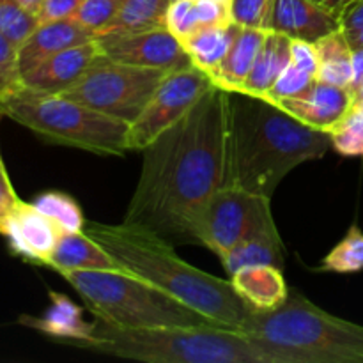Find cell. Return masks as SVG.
Wrapping results in <instances>:
<instances>
[{"label": "cell", "instance_id": "cell-24", "mask_svg": "<svg viewBox=\"0 0 363 363\" xmlns=\"http://www.w3.org/2000/svg\"><path fill=\"white\" fill-rule=\"evenodd\" d=\"M318 50V80L325 84L351 89L353 84V48L347 43L344 30L332 32L314 43Z\"/></svg>", "mask_w": 363, "mask_h": 363}, {"label": "cell", "instance_id": "cell-43", "mask_svg": "<svg viewBox=\"0 0 363 363\" xmlns=\"http://www.w3.org/2000/svg\"><path fill=\"white\" fill-rule=\"evenodd\" d=\"M220 2H223V4H229L230 0H220Z\"/></svg>", "mask_w": 363, "mask_h": 363}, {"label": "cell", "instance_id": "cell-14", "mask_svg": "<svg viewBox=\"0 0 363 363\" xmlns=\"http://www.w3.org/2000/svg\"><path fill=\"white\" fill-rule=\"evenodd\" d=\"M277 105L300 123L332 133L353 108V96L350 89L315 80L305 92L280 99Z\"/></svg>", "mask_w": 363, "mask_h": 363}, {"label": "cell", "instance_id": "cell-17", "mask_svg": "<svg viewBox=\"0 0 363 363\" xmlns=\"http://www.w3.org/2000/svg\"><path fill=\"white\" fill-rule=\"evenodd\" d=\"M96 39L82 25H78L73 18L55 21H43L38 23L27 41L18 48L21 73L30 67L38 66L48 57L71 48V46L84 45V43Z\"/></svg>", "mask_w": 363, "mask_h": 363}, {"label": "cell", "instance_id": "cell-41", "mask_svg": "<svg viewBox=\"0 0 363 363\" xmlns=\"http://www.w3.org/2000/svg\"><path fill=\"white\" fill-rule=\"evenodd\" d=\"M18 4H20L23 9H27L28 13H32L34 16H38L39 11H41L43 4H45V0H16Z\"/></svg>", "mask_w": 363, "mask_h": 363}, {"label": "cell", "instance_id": "cell-35", "mask_svg": "<svg viewBox=\"0 0 363 363\" xmlns=\"http://www.w3.org/2000/svg\"><path fill=\"white\" fill-rule=\"evenodd\" d=\"M20 201L21 199L18 197L16 190H14L13 183H11L6 162H4L2 152H0V234L4 233L7 220L13 215L14 208H16Z\"/></svg>", "mask_w": 363, "mask_h": 363}, {"label": "cell", "instance_id": "cell-20", "mask_svg": "<svg viewBox=\"0 0 363 363\" xmlns=\"http://www.w3.org/2000/svg\"><path fill=\"white\" fill-rule=\"evenodd\" d=\"M266 34L268 30H262V28H238L229 52L223 57L215 73L211 74V80L215 82L216 87L225 89V91H241L255 59H257Z\"/></svg>", "mask_w": 363, "mask_h": 363}, {"label": "cell", "instance_id": "cell-10", "mask_svg": "<svg viewBox=\"0 0 363 363\" xmlns=\"http://www.w3.org/2000/svg\"><path fill=\"white\" fill-rule=\"evenodd\" d=\"M213 87L216 85L211 77L197 66L167 73L144 112L130 126V151H142L179 123Z\"/></svg>", "mask_w": 363, "mask_h": 363}, {"label": "cell", "instance_id": "cell-38", "mask_svg": "<svg viewBox=\"0 0 363 363\" xmlns=\"http://www.w3.org/2000/svg\"><path fill=\"white\" fill-rule=\"evenodd\" d=\"M339 21L342 30H354V28L363 27V0H353L347 4L339 14Z\"/></svg>", "mask_w": 363, "mask_h": 363}, {"label": "cell", "instance_id": "cell-21", "mask_svg": "<svg viewBox=\"0 0 363 363\" xmlns=\"http://www.w3.org/2000/svg\"><path fill=\"white\" fill-rule=\"evenodd\" d=\"M227 275H234L240 268L255 264L284 266V243L275 222H269L252 230L233 250L222 257Z\"/></svg>", "mask_w": 363, "mask_h": 363}, {"label": "cell", "instance_id": "cell-18", "mask_svg": "<svg viewBox=\"0 0 363 363\" xmlns=\"http://www.w3.org/2000/svg\"><path fill=\"white\" fill-rule=\"evenodd\" d=\"M48 268L57 273L64 272H123L128 273L116 257L108 254L94 238L85 230L80 233H62L55 250L50 257Z\"/></svg>", "mask_w": 363, "mask_h": 363}, {"label": "cell", "instance_id": "cell-16", "mask_svg": "<svg viewBox=\"0 0 363 363\" xmlns=\"http://www.w3.org/2000/svg\"><path fill=\"white\" fill-rule=\"evenodd\" d=\"M18 323L52 339L66 340L71 346L91 339L96 328V321H85L84 311L73 300L53 291L50 293V307L41 315H21Z\"/></svg>", "mask_w": 363, "mask_h": 363}, {"label": "cell", "instance_id": "cell-40", "mask_svg": "<svg viewBox=\"0 0 363 363\" xmlns=\"http://www.w3.org/2000/svg\"><path fill=\"white\" fill-rule=\"evenodd\" d=\"M315 2L321 4L323 7H326V9L332 11V13H335L337 16H339L344 11V7H346L347 4L353 2V0H315Z\"/></svg>", "mask_w": 363, "mask_h": 363}, {"label": "cell", "instance_id": "cell-15", "mask_svg": "<svg viewBox=\"0 0 363 363\" xmlns=\"http://www.w3.org/2000/svg\"><path fill=\"white\" fill-rule=\"evenodd\" d=\"M264 30L318 43L325 35L340 30V21L335 13L315 0H273Z\"/></svg>", "mask_w": 363, "mask_h": 363}, {"label": "cell", "instance_id": "cell-34", "mask_svg": "<svg viewBox=\"0 0 363 363\" xmlns=\"http://www.w3.org/2000/svg\"><path fill=\"white\" fill-rule=\"evenodd\" d=\"M272 2L273 0H230V21L240 25V27L262 28L264 30Z\"/></svg>", "mask_w": 363, "mask_h": 363}, {"label": "cell", "instance_id": "cell-22", "mask_svg": "<svg viewBox=\"0 0 363 363\" xmlns=\"http://www.w3.org/2000/svg\"><path fill=\"white\" fill-rule=\"evenodd\" d=\"M289 62L291 39L284 34L268 32L240 92L264 98Z\"/></svg>", "mask_w": 363, "mask_h": 363}, {"label": "cell", "instance_id": "cell-25", "mask_svg": "<svg viewBox=\"0 0 363 363\" xmlns=\"http://www.w3.org/2000/svg\"><path fill=\"white\" fill-rule=\"evenodd\" d=\"M169 4L170 0H121L119 11L99 35L165 27Z\"/></svg>", "mask_w": 363, "mask_h": 363}, {"label": "cell", "instance_id": "cell-3", "mask_svg": "<svg viewBox=\"0 0 363 363\" xmlns=\"http://www.w3.org/2000/svg\"><path fill=\"white\" fill-rule=\"evenodd\" d=\"M84 230L128 273L176 298L211 325L243 332L250 321L255 308L236 293L230 279H218L183 261L160 234L124 222H87Z\"/></svg>", "mask_w": 363, "mask_h": 363}, {"label": "cell", "instance_id": "cell-27", "mask_svg": "<svg viewBox=\"0 0 363 363\" xmlns=\"http://www.w3.org/2000/svg\"><path fill=\"white\" fill-rule=\"evenodd\" d=\"M321 269L335 273H357L363 269V233L358 225H351L344 240L323 259Z\"/></svg>", "mask_w": 363, "mask_h": 363}, {"label": "cell", "instance_id": "cell-32", "mask_svg": "<svg viewBox=\"0 0 363 363\" xmlns=\"http://www.w3.org/2000/svg\"><path fill=\"white\" fill-rule=\"evenodd\" d=\"M23 89L18 48L0 30V101Z\"/></svg>", "mask_w": 363, "mask_h": 363}, {"label": "cell", "instance_id": "cell-1", "mask_svg": "<svg viewBox=\"0 0 363 363\" xmlns=\"http://www.w3.org/2000/svg\"><path fill=\"white\" fill-rule=\"evenodd\" d=\"M227 91L213 87L179 123L142 149V170L124 223L170 243H194L190 223L223 186Z\"/></svg>", "mask_w": 363, "mask_h": 363}, {"label": "cell", "instance_id": "cell-19", "mask_svg": "<svg viewBox=\"0 0 363 363\" xmlns=\"http://www.w3.org/2000/svg\"><path fill=\"white\" fill-rule=\"evenodd\" d=\"M229 279L236 293L255 311H273L289 296V287L279 266H245Z\"/></svg>", "mask_w": 363, "mask_h": 363}, {"label": "cell", "instance_id": "cell-42", "mask_svg": "<svg viewBox=\"0 0 363 363\" xmlns=\"http://www.w3.org/2000/svg\"><path fill=\"white\" fill-rule=\"evenodd\" d=\"M351 96H353V108H363V78L357 87L351 89Z\"/></svg>", "mask_w": 363, "mask_h": 363}, {"label": "cell", "instance_id": "cell-28", "mask_svg": "<svg viewBox=\"0 0 363 363\" xmlns=\"http://www.w3.org/2000/svg\"><path fill=\"white\" fill-rule=\"evenodd\" d=\"M38 23V16L23 9L16 0H0V30L16 48L27 41Z\"/></svg>", "mask_w": 363, "mask_h": 363}, {"label": "cell", "instance_id": "cell-4", "mask_svg": "<svg viewBox=\"0 0 363 363\" xmlns=\"http://www.w3.org/2000/svg\"><path fill=\"white\" fill-rule=\"evenodd\" d=\"M94 335L77 347L144 363H284L268 344L216 325L119 328L94 319Z\"/></svg>", "mask_w": 363, "mask_h": 363}, {"label": "cell", "instance_id": "cell-23", "mask_svg": "<svg viewBox=\"0 0 363 363\" xmlns=\"http://www.w3.org/2000/svg\"><path fill=\"white\" fill-rule=\"evenodd\" d=\"M238 28L240 25L233 21L223 25H209V27L197 28L181 43L190 55L194 66L201 67L211 77L229 52Z\"/></svg>", "mask_w": 363, "mask_h": 363}, {"label": "cell", "instance_id": "cell-12", "mask_svg": "<svg viewBox=\"0 0 363 363\" xmlns=\"http://www.w3.org/2000/svg\"><path fill=\"white\" fill-rule=\"evenodd\" d=\"M62 233L64 230L32 202L20 201L7 220L2 236L16 255L34 264L48 266Z\"/></svg>", "mask_w": 363, "mask_h": 363}, {"label": "cell", "instance_id": "cell-5", "mask_svg": "<svg viewBox=\"0 0 363 363\" xmlns=\"http://www.w3.org/2000/svg\"><path fill=\"white\" fill-rule=\"evenodd\" d=\"M243 333L272 346L284 363H363V326L294 291L273 311H254Z\"/></svg>", "mask_w": 363, "mask_h": 363}, {"label": "cell", "instance_id": "cell-13", "mask_svg": "<svg viewBox=\"0 0 363 363\" xmlns=\"http://www.w3.org/2000/svg\"><path fill=\"white\" fill-rule=\"evenodd\" d=\"M101 57L96 39L84 45L71 46L55 55L48 57L38 66L21 73L25 89L41 94H62L73 87L89 67Z\"/></svg>", "mask_w": 363, "mask_h": 363}, {"label": "cell", "instance_id": "cell-11", "mask_svg": "<svg viewBox=\"0 0 363 363\" xmlns=\"http://www.w3.org/2000/svg\"><path fill=\"white\" fill-rule=\"evenodd\" d=\"M99 53L110 60L165 71L194 66L183 43L167 27L138 32H117L96 38Z\"/></svg>", "mask_w": 363, "mask_h": 363}, {"label": "cell", "instance_id": "cell-8", "mask_svg": "<svg viewBox=\"0 0 363 363\" xmlns=\"http://www.w3.org/2000/svg\"><path fill=\"white\" fill-rule=\"evenodd\" d=\"M167 73L170 71L117 62L101 55L62 96L131 126Z\"/></svg>", "mask_w": 363, "mask_h": 363}, {"label": "cell", "instance_id": "cell-36", "mask_svg": "<svg viewBox=\"0 0 363 363\" xmlns=\"http://www.w3.org/2000/svg\"><path fill=\"white\" fill-rule=\"evenodd\" d=\"M82 4H84V0H45L38 14L39 23L73 18V14L77 13Z\"/></svg>", "mask_w": 363, "mask_h": 363}, {"label": "cell", "instance_id": "cell-2", "mask_svg": "<svg viewBox=\"0 0 363 363\" xmlns=\"http://www.w3.org/2000/svg\"><path fill=\"white\" fill-rule=\"evenodd\" d=\"M330 149V133L300 123L277 103L227 91L223 186L272 199L291 170Z\"/></svg>", "mask_w": 363, "mask_h": 363}, {"label": "cell", "instance_id": "cell-30", "mask_svg": "<svg viewBox=\"0 0 363 363\" xmlns=\"http://www.w3.org/2000/svg\"><path fill=\"white\" fill-rule=\"evenodd\" d=\"M119 6L121 0H84V4L73 14V20L98 38L113 20Z\"/></svg>", "mask_w": 363, "mask_h": 363}, {"label": "cell", "instance_id": "cell-6", "mask_svg": "<svg viewBox=\"0 0 363 363\" xmlns=\"http://www.w3.org/2000/svg\"><path fill=\"white\" fill-rule=\"evenodd\" d=\"M0 116L50 144L105 156H123L130 151V124L62 94H41L23 87L0 101Z\"/></svg>", "mask_w": 363, "mask_h": 363}, {"label": "cell", "instance_id": "cell-7", "mask_svg": "<svg viewBox=\"0 0 363 363\" xmlns=\"http://www.w3.org/2000/svg\"><path fill=\"white\" fill-rule=\"evenodd\" d=\"M60 275L84 298L96 319L119 328H160L209 323L199 312L131 273L78 269Z\"/></svg>", "mask_w": 363, "mask_h": 363}, {"label": "cell", "instance_id": "cell-33", "mask_svg": "<svg viewBox=\"0 0 363 363\" xmlns=\"http://www.w3.org/2000/svg\"><path fill=\"white\" fill-rule=\"evenodd\" d=\"M165 27L176 35L179 41L201 28L195 0H170L165 14Z\"/></svg>", "mask_w": 363, "mask_h": 363}, {"label": "cell", "instance_id": "cell-26", "mask_svg": "<svg viewBox=\"0 0 363 363\" xmlns=\"http://www.w3.org/2000/svg\"><path fill=\"white\" fill-rule=\"evenodd\" d=\"M43 215L57 223L64 233H80L85 229V218L73 197L62 191H45L32 202Z\"/></svg>", "mask_w": 363, "mask_h": 363}, {"label": "cell", "instance_id": "cell-39", "mask_svg": "<svg viewBox=\"0 0 363 363\" xmlns=\"http://www.w3.org/2000/svg\"><path fill=\"white\" fill-rule=\"evenodd\" d=\"M362 78H363V48L353 50V84H351V89L357 87V85L360 84Z\"/></svg>", "mask_w": 363, "mask_h": 363}, {"label": "cell", "instance_id": "cell-31", "mask_svg": "<svg viewBox=\"0 0 363 363\" xmlns=\"http://www.w3.org/2000/svg\"><path fill=\"white\" fill-rule=\"evenodd\" d=\"M315 80H318V78H315V74H312L311 71L296 66L294 62H289L286 66V69L280 73V77L277 78V82L273 84V87L269 89L268 94H266L264 98L273 103L280 101V99L293 98V96H298L301 94V92L307 91Z\"/></svg>", "mask_w": 363, "mask_h": 363}, {"label": "cell", "instance_id": "cell-29", "mask_svg": "<svg viewBox=\"0 0 363 363\" xmlns=\"http://www.w3.org/2000/svg\"><path fill=\"white\" fill-rule=\"evenodd\" d=\"M332 149L342 156H363V110L351 108V112L330 133Z\"/></svg>", "mask_w": 363, "mask_h": 363}, {"label": "cell", "instance_id": "cell-37", "mask_svg": "<svg viewBox=\"0 0 363 363\" xmlns=\"http://www.w3.org/2000/svg\"><path fill=\"white\" fill-rule=\"evenodd\" d=\"M291 62L303 67V69L311 71L312 74H318L319 57H318V50H315L314 43L300 41V39H291Z\"/></svg>", "mask_w": 363, "mask_h": 363}, {"label": "cell", "instance_id": "cell-9", "mask_svg": "<svg viewBox=\"0 0 363 363\" xmlns=\"http://www.w3.org/2000/svg\"><path fill=\"white\" fill-rule=\"evenodd\" d=\"M269 222H275L272 199L222 186L195 211L190 233L194 243H202L222 259L252 230Z\"/></svg>", "mask_w": 363, "mask_h": 363}]
</instances>
